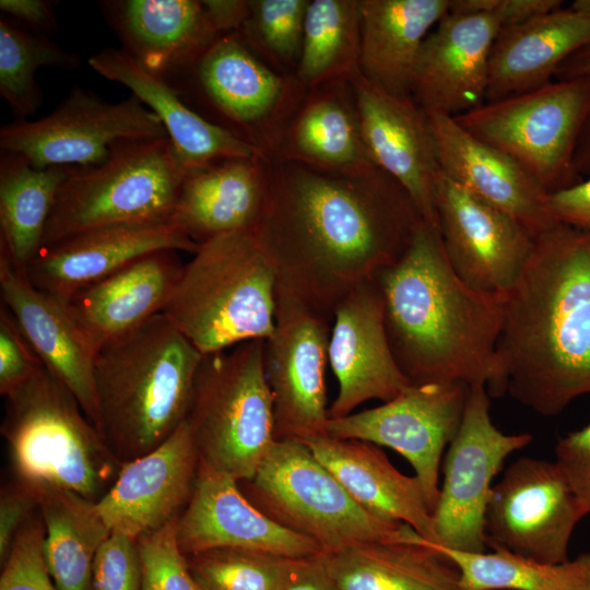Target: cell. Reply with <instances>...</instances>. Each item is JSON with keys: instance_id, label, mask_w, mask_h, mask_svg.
<instances>
[{"instance_id": "cell-6", "label": "cell", "mask_w": 590, "mask_h": 590, "mask_svg": "<svg viewBox=\"0 0 590 590\" xmlns=\"http://www.w3.org/2000/svg\"><path fill=\"white\" fill-rule=\"evenodd\" d=\"M5 399L1 434L14 480L36 491L66 489L97 503L123 463L72 392L42 365Z\"/></svg>"}, {"instance_id": "cell-45", "label": "cell", "mask_w": 590, "mask_h": 590, "mask_svg": "<svg viewBox=\"0 0 590 590\" xmlns=\"http://www.w3.org/2000/svg\"><path fill=\"white\" fill-rule=\"evenodd\" d=\"M42 365L10 311L0 307V393L8 396Z\"/></svg>"}, {"instance_id": "cell-51", "label": "cell", "mask_w": 590, "mask_h": 590, "mask_svg": "<svg viewBox=\"0 0 590 590\" xmlns=\"http://www.w3.org/2000/svg\"><path fill=\"white\" fill-rule=\"evenodd\" d=\"M0 9L15 21L23 23L31 32L49 36L58 32L55 11L46 0H1Z\"/></svg>"}, {"instance_id": "cell-53", "label": "cell", "mask_w": 590, "mask_h": 590, "mask_svg": "<svg viewBox=\"0 0 590 590\" xmlns=\"http://www.w3.org/2000/svg\"><path fill=\"white\" fill-rule=\"evenodd\" d=\"M202 2L209 19L221 34L238 32L250 14V1L205 0Z\"/></svg>"}, {"instance_id": "cell-37", "label": "cell", "mask_w": 590, "mask_h": 590, "mask_svg": "<svg viewBox=\"0 0 590 590\" xmlns=\"http://www.w3.org/2000/svg\"><path fill=\"white\" fill-rule=\"evenodd\" d=\"M358 0H309L295 80L306 91L350 79L359 71Z\"/></svg>"}, {"instance_id": "cell-30", "label": "cell", "mask_w": 590, "mask_h": 590, "mask_svg": "<svg viewBox=\"0 0 590 590\" xmlns=\"http://www.w3.org/2000/svg\"><path fill=\"white\" fill-rule=\"evenodd\" d=\"M300 441L365 510L408 524L435 543L433 515L420 481L401 473L378 446L327 434Z\"/></svg>"}, {"instance_id": "cell-28", "label": "cell", "mask_w": 590, "mask_h": 590, "mask_svg": "<svg viewBox=\"0 0 590 590\" xmlns=\"http://www.w3.org/2000/svg\"><path fill=\"white\" fill-rule=\"evenodd\" d=\"M88 64L105 79L128 87L156 115L187 170L225 158L268 156L200 115L175 86L141 67L122 49L105 48L90 57Z\"/></svg>"}, {"instance_id": "cell-17", "label": "cell", "mask_w": 590, "mask_h": 590, "mask_svg": "<svg viewBox=\"0 0 590 590\" xmlns=\"http://www.w3.org/2000/svg\"><path fill=\"white\" fill-rule=\"evenodd\" d=\"M436 204L444 250L455 273L476 291L509 293L527 263L534 237L512 216L441 172Z\"/></svg>"}, {"instance_id": "cell-15", "label": "cell", "mask_w": 590, "mask_h": 590, "mask_svg": "<svg viewBox=\"0 0 590 590\" xmlns=\"http://www.w3.org/2000/svg\"><path fill=\"white\" fill-rule=\"evenodd\" d=\"M469 388L462 382L411 385L379 406L329 418L326 434L401 455L414 470L433 515L444 453L460 427Z\"/></svg>"}, {"instance_id": "cell-22", "label": "cell", "mask_w": 590, "mask_h": 590, "mask_svg": "<svg viewBox=\"0 0 590 590\" xmlns=\"http://www.w3.org/2000/svg\"><path fill=\"white\" fill-rule=\"evenodd\" d=\"M200 459L186 421L158 447L123 463L95 503L110 529L134 539L161 529L186 508L197 481Z\"/></svg>"}, {"instance_id": "cell-33", "label": "cell", "mask_w": 590, "mask_h": 590, "mask_svg": "<svg viewBox=\"0 0 590 590\" xmlns=\"http://www.w3.org/2000/svg\"><path fill=\"white\" fill-rule=\"evenodd\" d=\"M359 71L393 95H412L416 63L430 30L450 0H358Z\"/></svg>"}, {"instance_id": "cell-8", "label": "cell", "mask_w": 590, "mask_h": 590, "mask_svg": "<svg viewBox=\"0 0 590 590\" xmlns=\"http://www.w3.org/2000/svg\"><path fill=\"white\" fill-rule=\"evenodd\" d=\"M239 483L258 509L323 553L363 542L409 541L417 533L365 510L297 439H275L255 475Z\"/></svg>"}, {"instance_id": "cell-20", "label": "cell", "mask_w": 590, "mask_h": 590, "mask_svg": "<svg viewBox=\"0 0 590 590\" xmlns=\"http://www.w3.org/2000/svg\"><path fill=\"white\" fill-rule=\"evenodd\" d=\"M199 245L170 219H150L106 225L43 248L25 276L38 290L66 299L153 251L194 253Z\"/></svg>"}, {"instance_id": "cell-40", "label": "cell", "mask_w": 590, "mask_h": 590, "mask_svg": "<svg viewBox=\"0 0 590 590\" xmlns=\"http://www.w3.org/2000/svg\"><path fill=\"white\" fill-rule=\"evenodd\" d=\"M201 590H278L288 558L240 548L187 555Z\"/></svg>"}, {"instance_id": "cell-14", "label": "cell", "mask_w": 590, "mask_h": 590, "mask_svg": "<svg viewBox=\"0 0 590 590\" xmlns=\"http://www.w3.org/2000/svg\"><path fill=\"white\" fill-rule=\"evenodd\" d=\"M585 512L554 461L521 457L494 484L485 533L487 548L545 563L569 558Z\"/></svg>"}, {"instance_id": "cell-18", "label": "cell", "mask_w": 590, "mask_h": 590, "mask_svg": "<svg viewBox=\"0 0 590 590\" xmlns=\"http://www.w3.org/2000/svg\"><path fill=\"white\" fill-rule=\"evenodd\" d=\"M350 82L370 160L404 188L423 221L439 229L436 194L441 170L425 109L412 95L379 88L361 71Z\"/></svg>"}, {"instance_id": "cell-44", "label": "cell", "mask_w": 590, "mask_h": 590, "mask_svg": "<svg viewBox=\"0 0 590 590\" xmlns=\"http://www.w3.org/2000/svg\"><path fill=\"white\" fill-rule=\"evenodd\" d=\"M93 590H141V560L137 539L111 531L93 563Z\"/></svg>"}, {"instance_id": "cell-32", "label": "cell", "mask_w": 590, "mask_h": 590, "mask_svg": "<svg viewBox=\"0 0 590 590\" xmlns=\"http://www.w3.org/2000/svg\"><path fill=\"white\" fill-rule=\"evenodd\" d=\"M330 170L373 165L350 81L304 91L270 155Z\"/></svg>"}, {"instance_id": "cell-31", "label": "cell", "mask_w": 590, "mask_h": 590, "mask_svg": "<svg viewBox=\"0 0 590 590\" xmlns=\"http://www.w3.org/2000/svg\"><path fill=\"white\" fill-rule=\"evenodd\" d=\"M590 45V17L559 8L500 28L488 62L486 102L551 82L564 61Z\"/></svg>"}, {"instance_id": "cell-42", "label": "cell", "mask_w": 590, "mask_h": 590, "mask_svg": "<svg viewBox=\"0 0 590 590\" xmlns=\"http://www.w3.org/2000/svg\"><path fill=\"white\" fill-rule=\"evenodd\" d=\"M177 519L137 539L141 590H201L177 542Z\"/></svg>"}, {"instance_id": "cell-52", "label": "cell", "mask_w": 590, "mask_h": 590, "mask_svg": "<svg viewBox=\"0 0 590 590\" xmlns=\"http://www.w3.org/2000/svg\"><path fill=\"white\" fill-rule=\"evenodd\" d=\"M555 76L558 80L586 78L590 80V45L570 56L558 68ZM576 173L590 172V119L588 120L575 155Z\"/></svg>"}, {"instance_id": "cell-19", "label": "cell", "mask_w": 590, "mask_h": 590, "mask_svg": "<svg viewBox=\"0 0 590 590\" xmlns=\"http://www.w3.org/2000/svg\"><path fill=\"white\" fill-rule=\"evenodd\" d=\"M328 361L339 386L329 418L346 416L369 400L390 401L411 386L391 353L375 279L358 285L334 310Z\"/></svg>"}, {"instance_id": "cell-1", "label": "cell", "mask_w": 590, "mask_h": 590, "mask_svg": "<svg viewBox=\"0 0 590 590\" xmlns=\"http://www.w3.org/2000/svg\"><path fill=\"white\" fill-rule=\"evenodd\" d=\"M255 233L276 273V294L333 319L358 285L394 264L423 219L404 188L375 164L330 170L269 157Z\"/></svg>"}, {"instance_id": "cell-4", "label": "cell", "mask_w": 590, "mask_h": 590, "mask_svg": "<svg viewBox=\"0 0 590 590\" xmlns=\"http://www.w3.org/2000/svg\"><path fill=\"white\" fill-rule=\"evenodd\" d=\"M202 358L164 312L96 353L101 430L122 463L158 447L186 420Z\"/></svg>"}, {"instance_id": "cell-29", "label": "cell", "mask_w": 590, "mask_h": 590, "mask_svg": "<svg viewBox=\"0 0 590 590\" xmlns=\"http://www.w3.org/2000/svg\"><path fill=\"white\" fill-rule=\"evenodd\" d=\"M269 156L235 157L186 172L170 220L201 243L257 226L268 187Z\"/></svg>"}, {"instance_id": "cell-27", "label": "cell", "mask_w": 590, "mask_h": 590, "mask_svg": "<svg viewBox=\"0 0 590 590\" xmlns=\"http://www.w3.org/2000/svg\"><path fill=\"white\" fill-rule=\"evenodd\" d=\"M184 264L177 250L153 251L62 300L97 353L164 311Z\"/></svg>"}, {"instance_id": "cell-39", "label": "cell", "mask_w": 590, "mask_h": 590, "mask_svg": "<svg viewBox=\"0 0 590 590\" xmlns=\"http://www.w3.org/2000/svg\"><path fill=\"white\" fill-rule=\"evenodd\" d=\"M80 57L47 36L28 32L8 17L0 19V95L19 119L36 113L43 94L35 80L42 67L74 70Z\"/></svg>"}, {"instance_id": "cell-13", "label": "cell", "mask_w": 590, "mask_h": 590, "mask_svg": "<svg viewBox=\"0 0 590 590\" xmlns=\"http://www.w3.org/2000/svg\"><path fill=\"white\" fill-rule=\"evenodd\" d=\"M168 82L179 92L192 90L227 130L268 156L304 91L295 78L285 79L261 62L237 32L221 35Z\"/></svg>"}, {"instance_id": "cell-10", "label": "cell", "mask_w": 590, "mask_h": 590, "mask_svg": "<svg viewBox=\"0 0 590 590\" xmlns=\"http://www.w3.org/2000/svg\"><path fill=\"white\" fill-rule=\"evenodd\" d=\"M453 119L511 157L551 193L577 182L575 155L590 119V80L551 81Z\"/></svg>"}, {"instance_id": "cell-54", "label": "cell", "mask_w": 590, "mask_h": 590, "mask_svg": "<svg viewBox=\"0 0 590 590\" xmlns=\"http://www.w3.org/2000/svg\"><path fill=\"white\" fill-rule=\"evenodd\" d=\"M569 8L590 17V0H575Z\"/></svg>"}, {"instance_id": "cell-24", "label": "cell", "mask_w": 590, "mask_h": 590, "mask_svg": "<svg viewBox=\"0 0 590 590\" xmlns=\"http://www.w3.org/2000/svg\"><path fill=\"white\" fill-rule=\"evenodd\" d=\"M0 292L2 305L15 319L37 357L72 392L102 434L94 384L96 351L64 302L35 287L15 271L1 251Z\"/></svg>"}, {"instance_id": "cell-12", "label": "cell", "mask_w": 590, "mask_h": 590, "mask_svg": "<svg viewBox=\"0 0 590 590\" xmlns=\"http://www.w3.org/2000/svg\"><path fill=\"white\" fill-rule=\"evenodd\" d=\"M160 137H168L165 128L135 96L109 103L74 86L49 115L2 126L0 149L36 168L88 167L104 162L117 142Z\"/></svg>"}, {"instance_id": "cell-26", "label": "cell", "mask_w": 590, "mask_h": 590, "mask_svg": "<svg viewBox=\"0 0 590 590\" xmlns=\"http://www.w3.org/2000/svg\"><path fill=\"white\" fill-rule=\"evenodd\" d=\"M99 7L121 49L167 81L190 68L223 35L202 1L110 0Z\"/></svg>"}, {"instance_id": "cell-5", "label": "cell", "mask_w": 590, "mask_h": 590, "mask_svg": "<svg viewBox=\"0 0 590 590\" xmlns=\"http://www.w3.org/2000/svg\"><path fill=\"white\" fill-rule=\"evenodd\" d=\"M184 264L166 317L203 355L274 331L276 273L253 229L201 243Z\"/></svg>"}, {"instance_id": "cell-23", "label": "cell", "mask_w": 590, "mask_h": 590, "mask_svg": "<svg viewBox=\"0 0 590 590\" xmlns=\"http://www.w3.org/2000/svg\"><path fill=\"white\" fill-rule=\"evenodd\" d=\"M500 28L494 14L448 12L422 45L412 87L416 103L450 117L483 105L489 54Z\"/></svg>"}, {"instance_id": "cell-41", "label": "cell", "mask_w": 590, "mask_h": 590, "mask_svg": "<svg viewBox=\"0 0 590 590\" xmlns=\"http://www.w3.org/2000/svg\"><path fill=\"white\" fill-rule=\"evenodd\" d=\"M309 0H252L250 14L237 32L247 46L279 64L299 59Z\"/></svg>"}, {"instance_id": "cell-38", "label": "cell", "mask_w": 590, "mask_h": 590, "mask_svg": "<svg viewBox=\"0 0 590 590\" xmlns=\"http://www.w3.org/2000/svg\"><path fill=\"white\" fill-rule=\"evenodd\" d=\"M430 544L456 565L459 590H590V552L545 563L502 550L467 553Z\"/></svg>"}, {"instance_id": "cell-47", "label": "cell", "mask_w": 590, "mask_h": 590, "mask_svg": "<svg viewBox=\"0 0 590 590\" xmlns=\"http://www.w3.org/2000/svg\"><path fill=\"white\" fill-rule=\"evenodd\" d=\"M38 492L19 481L1 489L0 495V560L9 556L17 534L25 522L37 511Z\"/></svg>"}, {"instance_id": "cell-34", "label": "cell", "mask_w": 590, "mask_h": 590, "mask_svg": "<svg viewBox=\"0 0 590 590\" xmlns=\"http://www.w3.org/2000/svg\"><path fill=\"white\" fill-rule=\"evenodd\" d=\"M341 590H459L453 562L418 533L409 541H371L321 553Z\"/></svg>"}, {"instance_id": "cell-7", "label": "cell", "mask_w": 590, "mask_h": 590, "mask_svg": "<svg viewBox=\"0 0 590 590\" xmlns=\"http://www.w3.org/2000/svg\"><path fill=\"white\" fill-rule=\"evenodd\" d=\"M264 339L203 355L186 416L200 463L238 483L250 480L273 442V398Z\"/></svg>"}, {"instance_id": "cell-43", "label": "cell", "mask_w": 590, "mask_h": 590, "mask_svg": "<svg viewBox=\"0 0 590 590\" xmlns=\"http://www.w3.org/2000/svg\"><path fill=\"white\" fill-rule=\"evenodd\" d=\"M45 527L37 511L25 522L2 564L0 590H58L45 564Z\"/></svg>"}, {"instance_id": "cell-35", "label": "cell", "mask_w": 590, "mask_h": 590, "mask_svg": "<svg viewBox=\"0 0 590 590\" xmlns=\"http://www.w3.org/2000/svg\"><path fill=\"white\" fill-rule=\"evenodd\" d=\"M71 169L36 168L21 155L0 154V251L23 275L43 247L58 191Z\"/></svg>"}, {"instance_id": "cell-50", "label": "cell", "mask_w": 590, "mask_h": 590, "mask_svg": "<svg viewBox=\"0 0 590 590\" xmlns=\"http://www.w3.org/2000/svg\"><path fill=\"white\" fill-rule=\"evenodd\" d=\"M278 590H341L328 571L321 553L288 558Z\"/></svg>"}, {"instance_id": "cell-3", "label": "cell", "mask_w": 590, "mask_h": 590, "mask_svg": "<svg viewBox=\"0 0 590 590\" xmlns=\"http://www.w3.org/2000/svg\"><path fill=\"white\" fill-rule=\"evenodd\" d=\"M375 281L391 353L411 385H483L500 397L496 347L508 293L467 285L437 227L422 222L404 255Z\"/></svg>"}, {"instance_id": "cell-2", "label": "cell", "mask_w": 590, "mask_h": 590, "mask_svg": "<svg viewBox=\"0 0 590 590\" xmlns=\"http://www.w3.org/2000/svg\"><path fill=\"white\" fill-rule=\"evenodd\" d=\"M500 397L543 416L590 394V231L555 221L507 294L496 347Z\"/></svg>"}, {"instance_id": "cell-11", "label": "cell", "mask_w": 590, "mask_h": 590, "mask_svg": "<svg viewBox=\"0 0 590 590\" xmlns=\"http://www.w3.org/2000/svg\"><path fill=\"white\" fill-rule=\"evenodd\" d=\"M489 410L485 386H470L460 427L444 456V477L433 511L434 544L449 550L487 551L485 518L493 481L506 459L533 440L530 433L499 430Z\"/></svg>"}, {"instance_id": "cell-21", "label": "cell", "mask_w": 590, "mask_h": 590, "mask_svg": "<svg viewBox=\"0 0 590 590\" xmlns=\"http://www.w3.org/2000/svg\"><path fill=\"white\" fill-rule=\"evenodd\" d=\"M185 555L214 548H240L285 558L314 556L322 550L263 514L233 477L200 463L192 495L177 520Z\"/></svg>"}, {"instance_id": "cell-48", "label": "cell", "mask_w": 590, "mask_h": 590, "mask_svg": "<svg viewBox=\"0 0 590 590\" xmlns=\"http://www.w3.org/2000/svg\"><path fill=\"white\" fill-rule=\"evenodd\" d=\"M562 3L560 0H450L449 12L494 14L503 28L557 10Z\"/></svg>"}, {"instance_id": "cell-25", "label": "cell", "mask_w": 590, "mask_h": 590, "mask_svg": "<svg viewBox=\"0 0 590 590\" xmlns=\"http://www.w3.org/2000/svg\"><path fill=\"white\" fill-rule=\"evenodd\" d=\"M425 111L445 176L512 216L533 237L555 222L544 208L547 192L517 162L469 133L453 117Z\"/></svg>"}, {"instance_id": "cell-9", "label": "cell", "mask_w": 590, "mask_h": 590, "mask_svg": "<svg viewBox=\"0 0 590 590\" xmlns=\"http://www.w3.org/2000/svg\"><path fill=\"white\" fill-rule=\"evenodd\" d=\"M186 172L168 137L117 142L101 164L72 167L58 191L42 249L106 225L170 219Z\"/></svg>"}, {"instance_id": "cell-16", "label": "cell", "mask_w": 590, "mask_h": 590, "mask_svg": "<svg viewBox=\"0 0 590 590\" xmlns=\"http://www.w3.org/2000/svg\"><path fill=\"white\" fill-rule=\"evenodd\" d=\"M331 324V319L276 294L275 327L264 345L275 439L304 440L326 434L324 368Z\"/></svg>"}, {"instance_id": "cell-46", "label": "cell", "mask_w": 590, "mask_h": 590, "mask_svg": "<svg viewBox=\"0 0 590 590\" xmlns=\"http://www.w3.org/2000/svg\"><path fill=\"white\" fill-rule=\"evenodd\" d=\"M585 515H590V420L557 438L555 460Z\"/></svg>"}, {"instance_id": "cell-49", "label": "cell", "mask_w": 590, "mask_h": 590, "mask_svg": "<svg viewBox=\"0 0 590 590\" xmlns=\"http://www.w3.org/2000/svg\"><path fill=\"white\" fill-rule=\"evenodd\" d=\"M544 208L555 221L590 231V177L547 193Z\"/></svg>"}, {"instance_id": "cell-36", "label": "cell", "mask_w": 590, "mask_h": 590, "mask_svg": "<svg viewBox=\"0 0 590 590\" xmlns=\"http://www.w3.org/2000/svg\"><path fill=\"white\" fill-rule=\"evenodd\" d=\"M43 554L58 590H93V563L110 529L95 503L73 492L38 489Z\"/></svg>"}]
</instances>
